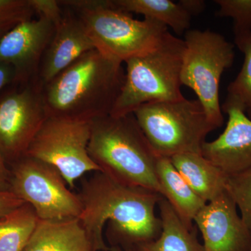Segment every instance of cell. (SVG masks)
Here are the masks:
<instances>
[{"mask_svg": "<svg viewBox=\"0 0 251 251\" xmlns=\"http://www.w3.org/2000/svg\"><path fill=\"white\" fill-rule=\"evenodd\" d=\"M81 224L94 251H125L151 242L161 233L156 206L163 196L125 186L100 171L82 180L77 193Z\"/></svg>", "mask_w": 251, "mask_h": 251, "instance_id": "obj_1", "label": "cell"}, {"mask_svg": "<svg viewBox=\"0 0 251 251\" xmlns=\"http://www.w3.org/2000/svg\"><path fill=\"white\" fill-rule=\"evenodd\" d=\"M125 75L122 62L97 49L86 52L43 87L47 117L92 122L110 115Z\"/></svg>", "mask_w": 251, "mask_h": 251, "instance_id": "obj_2", "label": "cell"}, {"mask_svg": "<svg viewBox=\"0 0 251 251\" xmlns=\"http://www.w3.org/2000/svg\"><path fill=\"white\" fill-rule=\"evenodd\" d=\"M91 125L88 153L99 171L125 186L162 196L156 171L158 156L134 115H109L92 120Z\"/></svg>", "mask_w": 251, "mask_h": 251, "instance_id": "obj_3", "label": "cell"}, {"mask_svg": "<svg viewBox=\"0 0 251 251\" xmlns=\"http://www.w3.org/2000/svg\"><path fill=\"white\" fill-rule=\"evenodd\" d=\"M83 23L95 49L125 62L155 49L168 31L163 23L138 21L115 6L112 0H64Z\"/></svg>", "mask_w": 251, "mask_h": 251, "instance_id": "obj_4", "label": "cell"}, {"mask_svg": "<svg viewBox=\"0 0 251 251\" xmlns=\"http://www.w3.org/2000/svg\"><path fill=\"white\" fill-rule=\"evenodd\" d=\"M185 42L169 31L150 52L126 61L125 81L110 115L133 114L143 104L176 100L181 94Z\"/></svg>", "mask_w": 251, "mask_h": 251, "instance_id": "obj_5", "label": "cell"}, {"mask_svg": "<svg viewBox=\"0 0 251 251\" xmlns=\"http://www.w3.org/2000/svg\"><path fill=\"white\" fill-rule=\"evenodd\" d=\"M133 114L158 157L201 153L206 137L217 128L198 99L149 102Z\"/></svg>", "mask_w": 251, "mask_h": 251, "instance_id": "obj_6", "label": "cell"}, {"mask_svg": "<svg viewBox=\"0 0 251 251\" xmlns=\"http://www.w3.org/2000/svg\"><path fill=\"white\" fill-rule=\"evenodd\" d=\"M181 72L182 85L197 95L209 121L216 128L224 125L220 103V82L234 60V45L224 36L206 29L188 30Z\"/></svg>", "mask_w": 251, "mask_h": 251, "instance_id": "obj_7", "label": "cell"}, {"mask_svg": "<svg viewBox=\"0 0 251 251\" xmlns=\"http://www.w3.org/2000/svg\"><path fill=\"white\" fill-rule=\"evenodd\" d=\"M9 167V191L30 204L40 220L79 218L78 194L73 192L57 168L27 156Z\"/></svg>", "mask_w": 251, "mask_h": 251, "instance_id": "obj_8", "label": "cell"}, {"mask_svg": "<svg viewBox=\"0 0 251 251\" xmlns=\"http://www.w3.org/2000/svg\"><path fill=\"white\" fill-rule=\"evenodd\" d=\"M88 121L48 116L31 142L27 156L57 168L71 189L86 173L99 171L88 146L92 125Z\"/></svg>", "mask_w": 251, "mask_h": 251, "instance_id": "obj_9", "label": "cell"}, {"mask_svg": "<svg viewBox=\"0 0 251 251\" xmlns=\"http://www.w3.org/2000/svg\"><path fill=\"white\" fill-rule=\"evenodd\" d=\"M43 87L35 78L0 92V156L9 166L27 155L47 117Z\"/></svg>", "mask_w": 251, "mask_h": 251, "instance_id": "obj_10", "label": "cell"}, {"mask_svg": "<svg viewBox=\"0 0 251 251\" xmlns=\"http://www.w3.org/2000/svg\"><path fill=\"white\" fill-rule=\"evenodd\" d=\"M54 31L55 25L52 21L39 17L20 23L0 39V62L14 67V82L36 78Z\"/></svg>", "mask_w": 251, "mask_h": 251, "instance_id": "obj_11", "label": "cell"}, {"mask_svg": "<svg viewBox=\"0 0 251 251\" xmlns=\"http://www.w3.org/2000/svg\"><path fill=\"white\" fill-rule=\"evenodd\" d=\"M225 190L206 203L194 221L202 235L204 251H251V231Z\"/></svg>", "mask_w": 251, "mask_h": 251, "instance_id": "obj_12", "label": "cell"}, {"mask_svg": "<svg viewBox=\"0 0 251 251\" xmlns=\"http://www.w3.org/2000/svg\"><path fill=\"white\" fill-rule=\"evenodd\" d=\"M62 6V20L55 26L54 35L44 53L36 76L43 87L81 56L95 49L80 18L70 8Z\"/></svg>", "mask_w": 251, "mask_h": 251, "instance_id": "obj_13", "label": "cell"}, {"mask_svg": "<svg viewBox=\"0 0 251 251\" xmlns=\"http://www.w3.org/2000/svg\"><path fill=\"white\" fill-rule=\"evenodd\" d=\"M224 133L204 142L201 154L225 174L233 175L251 167V120L242 110L228 108Z\"/></svg>", "mask_w": 251, "mask_h": 251, "instance_id": "obj_14", "label": "cell"}, {"mask_svg": "<svg viewBox=\"0 0 251 251\" xmlns=\"http://www.w3.org/2000/svg\"><path fill=\"white\" fill-rule=\"evenodd\" d=\"M23 251H94L79 218L39 220Z\"/></svg>", "mask_w": 251, "mask_h": 251, "instance_id": "obj_15", "label": "cell"}, {"mask_svg": "<svg viewBox=\"0 0 251 251\" xmlns=\"http://www.w3.org/2000/svg\"><path fill=\"white\" fill-rule=\"evenodd\" d=\"M156 171L162 196L171 204L184 226L192 230L195 217L206 202L190 187L170 158L158 157Z\"/></svg>", "mask_w": 251, "mask_h": 251, "instance_id": "obj_16", "label": "cell"}, {"mask_svg": "<svg viewBox=\"0 0 251 251\" xmlns=\"http://www.w3.org/2000/svg\"><path fill=\"white\" fill-rule=\"evenodd\" d=\"M170 159L190 187L204 202H210L226 190L227 175L201 153H181Z\"/></svg>", "mask_w": 251, "mask_h": 251, "instance_id": "obj_17", "label": "cell"}, {"mask_svg": "<svg viewBox=\"0 0 251 251\" xmlns=\"http://www.w3.org/2000/svg\"><path fill=\"white\" fill-rule=\"evenodd\" d=\"M162 230L159 237L136 247L138 251H204L196 229H188L166 198L158 202Z\"/></svg>", "mask_w": 251, "mask_h": 251, "instance_id": "obj_18", "label": "cell"}, {"mask_svg": "<svg viewBox=\"0 0 251 251\" xmlns=\"http://www.w3.org/2000/svg\"><path fill=\"white\" fill-rule=\"evenodd\" d=\"M118 9L126 13L142 15L170 27L177 35L186 32L191 16L179 3L171 0H112Z\"/></svg>", "mask_w": 251, "mask_h": 251, "instance_id": "obj_19", "label": "cell"}, {"mask_svg": "<svg viewBox=\"0 0 251 251\" xmlns=\"http://www.w3.org/2000/svg\"><path fill=\"white\" fill-rule=\"evenodd\" d=\"M39 220L34 208L26 202L0 218V251H23Z\"/></svg>", "mask_w": 251, "mask_h": 251, "instance_id": "obj_20", "label": "cell"}, {"mask_svg": "<svg viewBox=\"0 0 251 251\" xmlns=\"http://www.w3.org/2000/svg\"><path fill=\"white\" fill-rule=\"evenodd\" d=\"M234 43L244 54V63L237 77L227 87L222 111L236 108L244 112L251 120V32L236 33Z\"/></svg>", "mask_w": 251, "mask_h": 251, "instance_id": "obj_21", "label": "cell"}, {"mask_svg": "<svg viewBox=\"0 0 251 251\" xmlns=\"http://www.w3.org/2000/svg\"><path fill=\"white\" fill-rule=\"evenodd\" d=\"M226 191L241 211V217L251 231V167L227 175Z\"/></svg>", "mask_w": 251, "mask_h": 251, "instance_id": "obj_22", "label": "cell"}, {"mask_svg": "<svg viewBox=\"0 0 251 251\" xmlns=\"http://www.w3.org/2000/svg\"><path fill=\"white\" fill-rule=\"evenodd\" d=\"M219 17L232 18L234 34L251 32V0H216Z\"/></svg>", "mask_w": 251, "mask_h": 251, "instance_id": "obj_23", "label": "cell"}, {"mask_svg": "<svg viewBox=\"0 0 251 251\" xmlns=\"http://www.w3.org/2000/svg\"><path fill=\"white\" fill-rule=\"evenodd\" d=\"M35 14L29 0H0V28L10 30Z\"/></svg>", "mask_w": 251, "mask_h": 251, "instance_id": "obj_24", "label": "cell"}, {"mask_svg": "<svg viewBox=\"0 0 251 251\" xmlns=\"http://www.w3.org/2000/svg\"><path fill=\"white\" fill-rule=\"evenodd\" d=\"M35 14L45 18L57 25L62 20L63 6L57 0H29Z\"/></svg>", "mask_w": 251, "mask_h": 251, "instance_id": "obj_25", "label": "cell"}, {"mask_svg": "<svg viewBox=\"0 0 251 251\" xmlns=\"http://www.w3.org/2000/svg\"><path fill=\"white\" fill-rule=\"evenodd\" d=\"M25 202L11 191L0 189V218L20 207Z\"/></svg>", "mask_w": 251, "mask_h": 251, "instance_id": "obj_26", "label": "cell"}, {"mask_svg": "<svg viewBox=\"0 0 251 251\" xmlns=\"http://www.w3.org/2000/svg\"><path fill=\"white\" fill-rule=\"evenodd\" d=\"M15 79L16 74L14 67L6 63L0 62V92L14 82Z\"/></svg>", "mask_w": 251, "mask_h": 251, "instance_id": "obj_27", "label": "cell"}, {"mask_svg": "<svg viewBox=\"0 0 251 251\" xmlns=\"http://www.w3.org/2000/svg\"><path fill=\"white\" fill-rule=\"evenodd\" d=\"M178 3L191 17L202 14L206 7L205 1L203 0H181Z\"/></svg>", "mask_w": 251, "mask_h": 251, "instance_id": "obj_28", "label": "cell"}, {"mask_svg": "<svg viewBox=\"0 0 251 251\" xmlns=\"http://www.w3.org/2000/svg\"><path fill=\"white\" fill-rule=\"evenodd\" d=\"M9 167L0 156V189L9 191Z\"/></svg>", "mask_w": 251, "mask_h": 251, "instance_id": "obj_29", "label": "cell"}, {"mask_svg": "<svg viewBox=\"0 0 251 251\" xmlns=\"http://www.w3.org/2000/svg\"><path fill=\"white\" fill-rule=\"evenodd\" d=\"M9 30H6V29H1V28H0V39H1V38L4 36L5 33L7 32Z\"/></svg>", "mask_w": 251, "mask_h": 251, "instance_id": "obj_30", "label": "cell"}, {"mask_svg": "<svg viewBox=\"0 0 251 251\" xmlns=\"http://www.w3.org/2000/svg\"><path fill=\"white\" fill-rule=\"evenodd\" d=\"M125 251H138L137 250L136 247L135 248H132V249H128V250H126Z\"/></svg>", "mask_w": 251, "mask_h": 251, "instance_id": "obj_31", "label": "cell"}]
</instances>
